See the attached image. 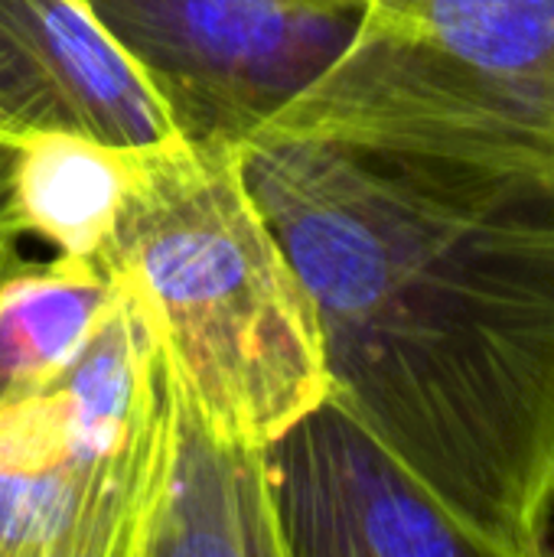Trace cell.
I'll return each mask as SVG.
<instances>
[{"label": "cell", "mask_w": 554, "mask_h": 557, "mask_svg": "<svg viewBox=\"0 0 554 557\" xmlns=\"http://www.w3.org/2000/svg\"><path fill=\"white\" fill-rule=\"evenodd\" d=\"M264 450L284 557H477L336 398L327 395Z\"/></svg>", "instance_id": "obj_5"}, {"label": "cell", "mask_w": 554, "mask_h": 557, "mask_svg": "<svg viewBox=\"0 0 554 557\" xmlns=\"http://www.w3.org/2000/svg\"><path fill=\"white\" fill-rule=\"evenodd\" d=\"M242 173L297 268L336 398L477 557L554 529V150L258 131Z\"/></svg>", "instance_id": "obj_1"}, {"label": "cell", "mask_w": 554, "mask_h": 557, "mask_svg": "<svg viewBox=\"0 0 554 557\" xmlns=\"http://www.w3.org/2000/svg\"><path fill=\"white\" fill-rule=\"evenodd\" d=\"M101 264L144 304L170 369L222 431L268 447L330 395L313 300L238 144L140 150Z\"/></svg>", "instance_id": "obj_2"}, {"label": "cell", "mask_w": 554, "mask_h": 557, "mask_svg": "<svg viewBox=\"0 0 554 557\" xmlns=\"http://www.w3.org/2000/svg\"><path fill=\"white\" fill-rule=\"evenodd\" d=\"M29 131L124 150L186 140L153 78L82 0H0V137Z\"/></svg>", "instance_id": "obj_6"}, {"label": "cell", "mask_w": 554, "mask_h": 557, "mask_svg": "<svg viewBox=\"0 0 554 557\" xmlns=\"http://www.w3.org/2000/svg\"><path fill=\"white\" fill-rule=\"evenodd\" d=\"M134 557H284L268 450L222 431L167 356L160 450Z\"/></svg>", "instance_id": "obj_7"}, {"label": "cell", "mask_w": 554, "mask_h": 557, "mask_svg": "<svg viewBox=\"0 0 554 557\" xmlns=\"http://www.w3.org/2000/svg\"><path fill=\"white\" fill-rule=\"evenodd\" d=\"M362 23L554 114V0H372Z\"/></svg>", "instance_id": "obj_10"}, {"label": "cell", "mask_w": 554, "mask_h": 557, "mask_svg": "<svg viewBox=\"0 0 554 557\" xmlns=\"http://www.w3.org/2000/svg\"><path fill=\"white\" fill-rule=\"evenodd\" d=\"M163 421V349L121 281L85 349L0 405V557H134Z\"/></svg>", "instance_id": "obj_3"}, {"label": "cell", "mask_w": 554, "mask_h": 557, "mask_svg": "<svg viewBox=\"0 0 554 557\" xmlns=\"http://www.w3.org/2000/svg\"><path fill=\"white\" fill-rule=\"evenodd\" d=\"M193 144H242L356 36V0H82Z\"/></svg>", "instance_id": "obj_4"}, {"label": "cell", "mask_w": 554, "mask_h": 557, "mask_svg": "<svg viewBox=\"0 0 554 557\" xmlns=\"http://www.w3.org/2000/svg\"><path fill=\"white\" fill-rule=\"evenodd\" d=\"M356 3H362V7H366V10H369V3H372V0H356Z\"/></svg>", "instance_id": "obj_11"}, {"label": "cell", "mask_w": 554, "mask_h": 557, "mask_svg": "<svg viewBox=\"0 0 554 557\" xmlns=\"http://www.w3.org/2000/svg\"><path fill=\"white\" fill-rule=\"evenodd\" d=\"M121 294L101 261H26L0 245V405L52 382L95 336Z\"/></svg>", "instance_id": "obj_9"}, {"label": "cell", "mask_w": 554, "mask_h": 557, "mask_svg": "<svg viewBox=\"0 0 554 557\" xmlns=\"http://www.w3.org/2000/svg\"><path fill=\"white\" fill-rule=\"evenodd\" d=\"M140 150L65 131L0 137V245L33 235L59 255L101 261Z\"/></svg>", "instance_id": "obj_8"}]
</instances>
